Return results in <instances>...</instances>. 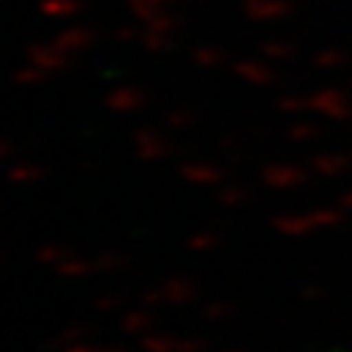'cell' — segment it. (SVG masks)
<instances>
[{
  "label": "cell",
  "instance_id": "cell-14",
  "mask_svg": "<svg viewBox=\"0 0 352 352\" xmlns=\"http://www.w3.org/2000/svg\"><path fill=\"white\" fill-rule=\"evenodd\" d=\"M64 352H95V346H92L89 341H78V344L64 346Z\"/></svg>",
  "mask_w": 352,
  "mask_h": 352
},
{
  "label": "cell",
  "instance_id": "cell-13",
  "mask_svg": "<svg viewBox=\"0 0 352 352\" xmlns=\"http://www.w3.org/2000/svg\"><path fill=\"white\" fill-rule=\"evenodd\" d=\"M117 39H120V42H136V39H142V36H139V31H136L133 25H122V28L117 31Z\"/></svg>",
  "mask_w": 352,
  "mask_h": 352
},
{
  "label": "cell",
  "instance_id": "cell-16",
  "mask_svg": "<svg viewBox=\"0 0 352 352\" xmlns=\"http://www.w3.org/2000/svg\"><path fill=\"white\" fill-rule=\"evenodd\" d=\"M9 153H12V144H9V142H3V139H0V161H3V158H6Z\"/></svg>",
  "mask_w": 352,
  "mask_h": 352
},
{
  "label": "cell",
  "instance_id": "cell-1",
  "mask_svg": "<svg viewBox=\"0 0 352 352\" xmlns=\"http://www.w3.org/2000/svg\"><path fill=\"white\" fill-rule=\"evenodd\" d=\"M28 58H31V64L47 69L50 75H53V72H61V69L69 67V53H64V50L56 47V45H36V47H31Z\"/></svg>",
  "mask_w": 352,
  "mask_h": 352
},
{
  "label": "cell",
  "instance_id": "cell-4",
  "mask_svg": "<svg viewBox=\"0 0 352 352\" xmlns=\"http://www.w3.org/2000/svg\"><path fill=\"white\" fill-rule=\"evenodd\" d=\"M92 42H95V34L89 28H67V31H61L53 39V45L61 47L64 53H80V50L89 47Z\"/></svg>",
  "mask_w": 352,
  "mask_h": 352
},
{
  "label": "cell",
  "instance_id": "cell-9",
  "mask_svg": "<svg viewBox=\"0 0 352 352\" xmlns=\"http://www.w3.org/2000/svg\"><path fill=\"white\" fill-rule=\"evenodd\" d=\"M47 69H42V67H36V64H28V67H23V69H17V75H14V80L17 83H25V86H34V83H42V80H47Z\"/></svg>",
  "mask_w": 352,
  "mask_h": 352
},
{
  "label": "cell",
  "instance_id": "cell-17",
  "mask_svg": "<svg viewBox=\"0 0 352 352\" xmlns=\"http://www.w3.org/2000/svg\"><path fill=\"white\" fill-rule=\"evenodd\" d=\"M95 352H125L120 346H95Z\"/></svg>",
  "mask_w": 352,
  "mask_h": 352
},
{
  "label": "cell",
  "instance_id": "cell-2",
  "mask_svg": "<svg viewBox=\"0 0 352 352\" xmlns=\"http://www.w3.org/2000/svg\"><path fill=\"white\" fill-rule=\"evenodd\" d=\"M106 106L114 109L117 114H133L144 106V92L142 89H133V86H125V89H114L109 98H106Z\"/></svg>",
  "mask_w": 352,
  "mask_h": 352
},
{
  "label": "cell",
  "instance_id": "cell-8",
  "mask_svg": "<svg viewBox=\"0 0 352 352\" xmlns=\"http://www.w3.org/2000/svg\"><path fill=\"white\" fill-rule=\"evenodd\" d=\"M42 12L47 17H72V14L80 12V3L78 0H45Z\"/></svg>",
  "mask_w": 352,
  "mask_h": 352
},
{
  "label": "cell",
  "instance_id": "cell-12",
  "mask_svg": "<svg viewBox=\"0 0 352 352\" xmlns=\"http://www.w3.org/2000/svg\"><path fill=\"white\" fill-rule=\"evenodd\" d=\"M86 336H89V330L86 327H69L58 336V344L61 346H69V344H78V341H86Z\"/></svg>",
  "mask_w": 352,
  "mask_h": 352
},
{
  "label": "cell",
  "instance_id": "cell-5",
  "mask_svg": "<svg viewBox=\"0 0 352 352\" xmlns=\"http://www.w3.org/2000/svg\"><path fill=\"white\" fill-rule=\"evenodd\" d=\"M6 178H9V184H17V186L20 184H36V181L45 178V166H39L34 161H20V164L9 166Z\"/></svg>",
  "mask_w": 352,
  "mask_h": 352
},
{
  "label": "cell",
  "instance_id": "cell-3",
  "mask_svg": "<svg viewBox=\"0 0 352 352\" xmlns=\"http://www.w3.org/2000/svg\"><path fill=\"white\" fill-rule=\"evenodd\" d=\"M136 153L144 161H158L166 153V142H164V136H158V131L144 128L136 133Z\"/></svg>",
  "mask_w": 352,
  "mask_h": 352
},
{
  "label": "cell",
  "instance_id": "cell-10",
  "mask_svg": "<svg viewBox=\"0 0 352 352\" xmlns=\"http://www.w3.org/2000/svg\"><path fill=\"white\" fill-rule=\"evenodd\" d=\"M72 255V250H64V247H58V244H47V247H42L39 252H36V258L42 261V263H64L67 258Z\"/></svg>",
  "mask_w": 352,
  "mask_h": 352
},
{
  "label": "cell",
  "instance_id": "cell-6",
  "mask_svg": "<svg viewBox=\"0 0 352 352\" xmlns=\"http://www.w3.org/2000/svg\"><path fill=\"white\" fill-rule=\"evenodd\" d=\"M58 275L61 278H86V275H92L95 272V261H86V258H78L75 252L64 261V263H58Z\"/></svg>",
  "mask_w": 352,
  "mask_h": 352
},
{
  "label": "cell",
  "instance_id": "cell-11",
  "mask_svg": "<svg viewBox=\"0 0 352 352\" xmlns=\"http://www.w3.org/2000/svg\"><path fill=\"white\" fill-rule=\"evenodd\" d=\"M125 263V258L122 255H117V252H106V255H100L98 261H95V272H114V270H120Z\"/></svg>",
  "mask_w": 352,
  "mask_h": 352
},
{
  "label": "cell",
  "instance_id": "cell-7",
  "mask_svg": "<svg viewBox=\"0 0 352 352\" xmlns=\"http://www.w3.org/2000/svg\"><path fill=\"white\" fill-rule=\"evenodd\" d=\"M153 322H155V316L150 311H131L128 316H122V333H128V336L144 333Z\"/></svg>",
  "mask_w": 352,
  "mask_h": 352
},
{
  "label": "cell",
  "instance_id": "cell-15",
  "mask_svg": "<svg viewBox=\"0 0 352 352\" xmlns=\"http://www.w3.org/2000/svg\"><path fill=\"white\" fill-rule=\"evenodd\" d=\"M120 302H122V300L111 294V297H106V300H100V302H98V308H100V311H111V308H117Z\"/></svg>",
  "mask_w": 352,
  "mask_h": 352
}]
</instances>
